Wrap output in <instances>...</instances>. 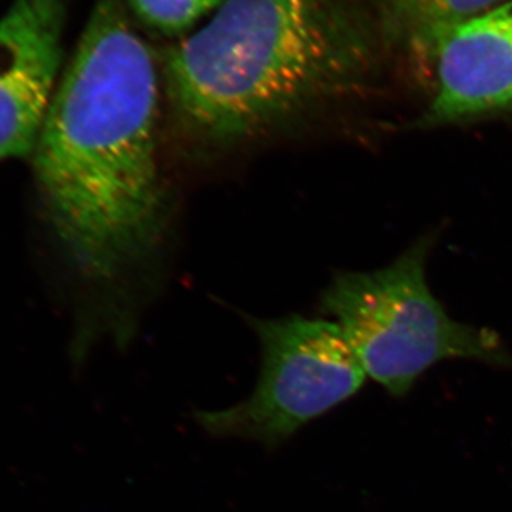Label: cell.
Segmentation results:
<instances>
[{"label": "cell", "mask_w": 512, "mask_h": 512, "mask_svg": "<svg viewBox=\"0 0 512 512\" xmlns=\"http://www.w3.org/2000/svg\"><path fill=\"white\" fill-rule=\"evenodd\" d=\"M429 249L423 239L384 268L339 275L323 298L366 375L397 397L441 360L512 366L497 333L457 322L437 301L427 284Z\"/></svg>", "instance_id": "cell-3"}, {"label": "cell", "mask_w": 512, "mask_h": 512, "mask_svg": "<svg viewBox=\"0 0 512 512\" xmlns=\"http://www.w3.org/2000/svg\"><path fill=\"white\" fill-rule=\"evenodd\" d=\"M421 53L431 64L433 92L414 126L512 117V0L458 23Z\"/></svg>", "instance_id": "cell-5"}, {"label": "cell", "mask_w": 512, "mask_h": 512, "mask_svg": "<svg viewBox=\"0 0 512 512\" xmlns=\"http://www.w3.org/2000/svg\"><path fill=\"white\" fill-rule=\"evenodd\" d=\"M126 0H97L47 110L37 184L57 237L92 279L116 278L156 244L160 77Z\"/></svg>", "instance_id": "cell-1"}, {"label": "cell", "mask_w": 512, "mask_h": 512, "mask_svg": "<svg viewBox=\"0 0 512 512\" xmlns=\"http://www.w3.org/2000/svg\"><path fill=\"white\" fill-rule=\"evenodd\" d=\"M255 330L262 367L254 393L228 409L197 413L208 433L278 446L345 402L366 380L359 357L333 320L289 316L258 320Z\"/></svg>", "instance_id": "cell-4"}, {"label": "cell", "mask_w": 512, "mask_h": 512, "mask_svg": "<svg viewBox=\"0 0 512 512\" xmlns=\"http://www.w3.org/2000/svg\"><path fill=\"white\" fill-rule=\"evenodd\" d=\"M69 0H13L0 18V160L35 150L56 92Z\"/></svg>", "instance_id": "cell-6"}, {"label": "cell", "mask_w": 512, "mask_h": 512, "mask_svg": "<svg viewBox=\"0 0 512 512\" xmlns=\"http://www.w3.org/2000/svg\"><path fill=\"white\" fill-rule=\"evenodd\" d=\"M366 49L342 0H228L165 53V96L188 136L232 144L345 96Z\"/></svg>", "instance_id": "cell-2"}, {"label": "cell", "mask_w": 512, "mask_h": 512, "mask_svg": "<svg viewBox=\"0 0 512 512\" xmlns=\"http://www.w3.org/2000/svg\"><path fill=\"white\" fill-rule=\"evenodd\" d=\"M507 0H390L396 18L421 52L441 33Z\"/></svg>", "instance_id": "cell-7"}, {"label": "cell", "mask_w": 512, "mask_h": 512, "mask_svg": "<svg viewBox=\"0 0 512 512\" xmlns=\"http://www.w3.org/2000/svg\"><path fill=\"white\" fill-rule=\"evenodd\" d=\"M228 0H126L127 8L147 28L165 36L183 35Z\"/></svg>", "instance_id": "cell-8"}]
</instances>
